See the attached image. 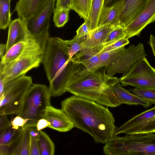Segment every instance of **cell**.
<instances>
[{
    "label": "cell",
    "instance_id": "obj_38",
    "mask_svg": "<svg viewBox=\"0 0 155 155\" xmlns=\"http://www.w3.org/2000/svg\"><path fill=\"white\" fill-rule=\"evenodd\" d=\"M72 0H57L56 8L72 10Z\"/></svg>",
    "mask_w": 155,
    "mask_h": 155
},
{
    "label": "cell",
    "instance_id": "obj_36",
    "mask_svg": "<svg viewBox=\"0 0 155 155\" xmlns=\"http://www.w3.org/2000/svg\"><path fill=\"white\" fill-rule=\"evenodd\" d=\"M28 120V119H24L20 116L17 115L11 122L13 128L16 129H18L21 128H23Z\"/></svg>",
    "mask_w": 155,
    "mask_h": 155
},
{
    "label": "cell",
    "instance_id": "obj_1",
    "mask_svg": "<svg viewBox=\"0 0 155 155\" xmlns=\"http://www.w3.org/2000/svg\"><path fill=\"white\" fill-rule=\"evenodd\" d=\"M61 105L74 127L89 134L95 142L105 144L114 135V118L103 105L74 95L63 100Z\"/></svg>",
    "mask_w": 155,
    "mask_h": 155
},
{
    "label": "cell",
    "instance_id": "obj_4",
    "mask_svg": "<svg viewBox=\"0 0 155 155\" xmlns=\"http://www.w3.org/2000/svg\"><path fill=\"white\" fill-rule=\"evenodd\" d=\"M105 144L107 155H155V133L114 135Z\"/></svg>",
    "mask_w": 155,
    "mask_h": 155
},
{
    "label": "cell",
    "instance_id": "obj_24",
    "mask_svg": "<svg viewBox=\"0 0 155 155\" xmlns=\"http://www.w3.org/2000/svg\"><path fill=\"white\" fill-rule=\"evenodd\" d=\"M90 34L81 36L76 35L71 40H64L65 43L69 46L68 54L70 59L82 48L85 42L90 37Z\"/></svg>",
    "mask_w": 155,
    "mask_h": 155
},
{
    "label": "cell",
    "instance_id": "obj_20",
    "mask_svg": "<svg viewBox=\"0 0 155 155\" xmlns=\"http://www.w3.org/2000/svg\"><path fill=\"white\" fill-rule=\"evenodd\" d=\"M104 1V0H91L87 18L84 21L88 25L91 31L98 26Z\"/></svg>",
    "mask_w": 155,
    "mask_h": 155
},
{
    "label": "cell",
    "instance_id": "obj_45",
    "mask_svg": "<svg viewBox=\"0 0 155 155\" xmlns=\"http://www.w3.org/2000/svg\"><path fill=\"white\" fill-rule=\"evenodd\" d=\"M154 21H155V17L154 18Z\"/></svg>",
    "mask_w": 155,
    "mask_h": 155
},
{
    "label": "cell",
    "instance_id": "obj_23",
    "mask_svg": "<svg viewBox=\"0 0 155 155\" xmlns=\"http://www.w3.org/2000/svg\"><path fill=\"white\" fill-rule=\"evenodd\" d=\"M31 127L23 128L18 144L12 155H30Z\"/></svg>",
    "mask_w": 155,
    "mask_h": 155
},
{
    "label": "cell",
    "instance_id": "obj_26",
    "mask_svg": "<svg viewBox=\"0 0 155 155\" xmlns=\"http://www.w3.org/2000/svg\"><path fill=\"white\" fill-rule=\"evenodd\" d=\"M11 0H0V28L5 29L11 22Z\"/></svg>",
    "mask_w": 155,
    "mask_h": 155
},
{
    "label": "cell",
    "instance_id": "obj_25",
    "mask_svg": "<svg viewBox=\"0 0 155 155\" xmlns=\"http://www.w3.org/2000/svg\"><path fill=\"white\" fill-rule=\"evenodd\" d=\"M104 45L83 48L73 56L79 63L82 64L101 51L104 48Z\"/></svg>",
    "mask_w": 155,
    "mask_h": 155
},
{
    "label": "cell",
    "instance_id": "obj_18",
    "mask_svg": "<svg viewBox=\"0 0 155 155\" xmlns=\"http://www.w3.org/2000/svg\"><path fill=\"white\" fill-rule=\"evenodd\" d=\"M114 27L109 25H104L99 26L91 31L89 37L82 49L104 45L109 33Z\"/></svg>",
    "mask_w": 155,
    "mask_h": 155
},
{
    "label": "cell",
    "instance_id": "obj_17",
    "mask_svg": "<svg viewBox=\"0 0 155 155\" xmlns=\"http://www.w3.org/2000/svg\"><path fill=\"white\" fill-rule=\"evenodd\" d=\"M113 91L119 103L128 105H140L145 108L149 107L151 105L131 93L124 88L120 84V81L117 82L112 87Z\"/></svg>",
    "mask_w": 155,
    "mask_h": 155
},
{
    "label": "cell",
    "instance_id": "obj_2",
    "mask_svg": "<svg viewBox=\"0 0 155 155\" xmlns=\"http://www.w3.org/2000/svg\"><path fill=\"white\" fill-rule=\"evenodd\" d=\"M69 46L62 39L49 37L42 63L49 82L51 97L59 96L66 92L67 87L75 77L81 64L70 58Z\"/></svg>",
    "mask_w": 155,
    "mask_h": 155
},
{
    "label": "cell",
    "instance_id": "obj_42",
    "mask_svg": "<svg viewBox=\"0 0 155 155\" xmlns=\"http://www.w3.org/2000/svg\"><path fill=\"white\" fill-rule=\"evenodd\" d=\"M124 0H104V7H109Z\"/></svg>",
    "mask_w": 155,
    "mask_h": 155
},
{
    "label": "cell",
    "instance_id": "obj_9",
    "mask_svg": "<svg viewBox=\"0 0 155 155\" xmlns=\"http://www.w3.org/2000/svg\"><path fill=\"white\" fill-rule=\"evenodd\" d=\"M147 55L143 44L131 45L125 48L116 58L105 66L106 73L113 77L117 73L125 76L139 61Z\"/></svg>",
    "mask_w": 155,
    "mask_h": 155
},
{
    "label": "cell",
    "instance_id": "obj_30",
    "mask_svg": "<svg viewBox=\"0 0 155 155\" xmlns=\"http://www.w3.org/2000/svg\"><path fill=\"white\" fill-rule=\"evenodd\" d=\"M128 91L150 105L153 104L155 105V89H143L135 87Z\"/></svg>",
    "mask_w": 155,
    "mask_h": 155
},
{
    "label": "cell",
    "instance_id": "obj_34",
    "mask_svg": "<svg viewBox=\"0 0 155 155\" xmlns=\"http://www.w3.org/2000/svg\"><path fill=\"white\" fill-rule=\"evenodd\" d=\"M39 132L36 127H31L30 155H40L38 148Z\"/></svg>",
    "mask_w": 155,
    "mask_h": 155
},
{
    "label": "cell",
    "instance_id": "obj_27",
    "mask_svg": "<svg viewBox=\"0 0 155 155\" xmlns=\"http://www.w3.org/2000/svg\"><path fill=\"white\" fill-rule=\"evenodd\" d=\"M22 128L16 129L12 127L0 133V145H9L15 141L22 133Z\"/></svg>",
    "mask_w": 155,
    "mask_h": 155
},
{
    "label": "cell",
    "instance_id": "obj_5",
    "mask_svg": "<svg viewBox=\"0 0 155 155\" xmlns=\"http://www.w3.org/2000/svg\"><path fill=\"white\" fill-rule=\"evenodd\" d=\"M45 48L31 35L25 41L24 50L17 58L5 64L0 63V75L4 78L5 84L39 66Z\"/></svg>",
    "mask_w": 155,
    "mask_h": 155
},
{
    "label": "cell",
    "instance_id": "obj_8",
    "mask_svg": "<svg viewBox=\"0 0 155 155\" xmlns=\"http://www.w3.org/2000/svg\"><path fill=\"white\" fill-rule=\"evenodd\" d=\"M122 86L130 85L143 89H155V69L146 57L137 62L124 76L120 79Z\"/></svg>",
    "mask_w": 155,
    "mask_h": 155
},
{
    "label": "cell",
    "instance_id": "obj_16",
    "mask_svg": "<svg viewBox=\"0 0 155 155\" xmlns=\"http://www.w3.org/2000/svg\"><path fill=\"white\" fill-rule=\"evenodd\" d=\"M49 0H19L15 9L19 17L27 21L45 7Z\"/></svg>",
    "mask_w": 155,
    "mask_h": 155
},
{
    "label": "cell",
    "instance_id": "obj_15",
    "mask_svg": "<svg viewBox=\"0 0 155 155\" xmlns=\"http://www.w3.org/2000/svg\"><path fill=\"white\" fill-rule=\"evenodd\" d=\"M148 0H124L120 12L118 25L124 27L143 9Z\"/></svg>",
    "mask_w": 155,
    "mask_h": 155
},
{
    "label": "cell",
    "instance_id": "obj_31",
    "mask_svg": "<svg viewBox=\"0 0 155 155\" xmlns=\"http://www.w3.org/2000/svg\"><path fill=\"white\" fill-rule=\"evenodd\" d=\"M70 10L65 8H55L54 11L53 21L55 26L58 28L63 27L69 19Z\"/></svg>",
    "mask_w": 155,
    "mask_h": 155
},
{
    "label": "cell",
    "instance_id": "obj_29",
    "mask_svg": "<svg viewBox=\"0 0 155 155\" xmlns=\"http://www.w3.org/2000/svg\"><path fill=\"white\" fill-rule=\"evenodd\" d=\"M91 2V0H72V10L85 21L88 16Z\"/></svg>",
    "mask_w": 155,
    "mask_h": 155
},
{
    "label": "cell",
    "instance_id": "obj_22",
    "mask_svg": "<svg viewBox=\"0 0 155 155\" xmlns=\"http://www.w3.org/2000/svg\"><path fill=\"white\" fill-rule=\"evenodd\" d=\"M101 51L81 64L74 78L95 71L102 67L100 57Z\"/></svg>",
    "mask_w": 155,
    "mask_h": 155
},
{
    "label": "cell",
    "instance_id": "obj_12",
    "mask_svg": "<svg viewBox=\"0 0 155 155\" xmlns=\"http://www.w3.org/2000/svg\"><path fill=\"white\" fill-rule=\"evenodd\" d=\"M155 17V0H148L143 9L125 27V38L129 39L139 35L149 24L154 21Z\"/></svg>",
    "mask_w": 155,
    "mask_h": 155
},
{
    "label": "cell",
    "instance_id": "obj_28",
    "mask_svg": "<svg viewBox=\"0 0 155 155\" xmlns=\"http://www.w3.org/2000/svg\"><path fill=\"white\" fill-rule=\"evenodd\" d=\"M25 45V41H22L12 46L1 59L0 63L5 64L16 59L22 53Z\"/></svg>",
    "mask_w": 155,
    "mask_h": 155
},
{
    "label": "cell",
    "instance_id": "obj_6",
    "mask_svg": "<svg viewBox=\"0 0 155 155\" xmlns=\"http://www.w3.org/2000/svg\"><path fill=\"white\" fill-rule=\"evenodd\" d=\"M51 97L48 87L47 86L42 84H32L17 114L28 120L23 129L26 127H36L38 121L44 118L47 107L51 105Z\"/></svg>",
    "mask_w": 155,
    "mask_h": 155
},
{
    "label": "cell",
    "instance_id": "obj_41",
    "mask_svg": "<svg viewBox=\"0 0 155 155\" xmlns=\"http://www.w3.org/2000/svg\"><path fill=\"white\" fill-rule=\"evenodd\" d=\"M149 43L155 58V36L153 35H150Z\"/></svg>",
    "mask_w": 155,
    "mask_h": 155
},
{
    "label": "cell",
    "instance_id": "obj_11",
    "mask_svg": "<svg viewBox=\"0 0 155 155\" xmlns=\"http://www.w3.org/2000/svg\"><path fill=\"white\" fill-rule=\"evenodd\" d=\"M55 0H49L45 7L39 13L26 21L29 32L38 41L46 42L49 38V21L55 9Z\"/></svg>",
    "mask_w": 155,
    "mask_h": 155
},
{
    "label": "cell",
    "instance_id": "obj_37",
    "mask_svg": "<svg viewBox=\"0 0 155 155\" xmlns=\"http://www.w3.org/2000/svg\"><path fill=\"white\" fill-rule=\"evenodd\" d=\"M0 133L5 130L12 127V124L8 119L7 115H0Z\"/></svg>",
    "mask_w": 155,
    "mask_h": 155
},
{
    "label": "cell",
    "instance_id": "obj_19",
    "mask_svg": "<svg viewBox=\"0 0 155 155\" xmlns=\"http://www.w3.org/2000/svg\"><path fill=\"white\" fill-rule=\"evenodd\" d=\"M124 2L121 1L109 7H103L98 26L107 25L113 26L118 25V19Z\"/></svg>",
    "mask_w": 155,
    "mask_h": 155
},
{
    "label": "cell",
    "instance_id": "obj_21",
    "mask_svg": "<svg viewBox=\"0 0 155 155\" xmlns=\"http://www.w3.org/2000/svg\"><path fill=\"white\" fill-rule=\"evenodd\" d=\"M38 137L40 155H53L55 152L54 143L49 136L44 132L40 130Z\"/></svg>",
    "mask_w": 155,
    "mask_h": 155
},
{
    "label": "cell",
    "instance_id": "obj_3",
    "mask_svg": "<svg viewBox=\"0 0 155 155\" xmlns=\"http://www.w3.org/2000/svg\"><path fill=\"white\" fill-rule=\"evenodd\" d=\"M100 68L74 78L68 85L66 92L107 107H118L121 104L112 87L120 79L107 75L105 67L103 70Z\"/></svg>",
    "mask_w": 155,
    "mask_h": 155
},
{
    "label": "cell",
    "instance_id": "obj_10",
    "mask_svg": "<svg viewBox=\"0 0 155 155\" xmlns=\"http://www.w3.org/2000/svg\"><path fill=\"white\" fill-rule=\"evenodd\" d=\"M155 133V105L135 116L120 127H116L114 135Z\"/></svg>",
    "mask_w": 155,
    "mask_h": 155
},
{
    "label": "cell",
    "instance_id": "obj_43",
    "mask_svg": "<svg viewBox=\"0 0 155 155\" xmlns=\"http://www.w3.org/2000/svg\"><path fill=\"white\" fill-rule=\"evenodd\" d=\"M6 44H0V57L1 59L5 55L6 53Z\"/></svg>",
    "mask_w": 155,
    "mask_h": 155
},
{
    "label": "cell",
    "instance_id": "obj_44",
    "mask_svg": "<svg viewBox=\"0 0 155 155\" xmlns=\"http://www.w3.org/2000/svg\"><path fill=\"white\" fill-rule=\"evenodd\" d=\"M5 85L4 78L3 76L0 75V96L3 93Z\"/></svg>",
    "mask_w": 155,
    "mask_h": 155
},
{
    "label": "cell",
    "instance_id": "obj_14",
    "mask_svg": "<svg viewBox=\"0 0 155 155\" xmlns=\"http://www.w3.org/2000/svg\"><path fill=\"white\" fill-rule=\"evenodd\" d=\"M31 35L26 21L19 17L12 21L8 26L6 53L13 45L21 42L25 41Z\"/></svg>",
    "mask_w": 155,
    "mask_h": 155
},
{
    "label": "cell",
    "instance_id": "obj_32",
    "mask_svg": "<svg viewBox=\"0 0 155 155\" xmlns=\"http://www.w3.org/2000/svg\"><path fill=\"white\" fill-rule=\"evenodd\" d=\"M125 27L120 25L114 26L109 33L105 43L104 47L107 46L116 41L125 37Z\"/></svg>",
    "mask_w": 155,
    "mask_h": 155
},
{
    "label": "cell",
    "instance_id": "obj_39",
    "mask_svg": "<svg viewBox=\"0 0 155 155\" xmlns=\"http://www.w3.org/2000/svg\"><path fill=\"white\" fill-rule=\"evenodd\" d=\"M91 31L87 23L84 21L76 31V35L81 36L88 35Z\"/></svg>",
    "mask_w": 155,
    "mask_h": 155
},
{
    "label": "cell",
    "instance_id": "obj_33",
    "mask_svg": "<svg viewBox=\"0 0 155 155\" xmlns=\"http://www.w3.org/2000/svg\"><path fill=\"white\" fill-rule=\"evenodd\" d=\"M125 48L124 46L104 52L102 51L100 57L102 67L108 65Z\"/></svg>",
    "mask_w": 155,
    "mask_h": 155
},
{
    "label": "cell",
    "instance_id": "obj_7",
    "mask_svg": "<svg viewBox=\"0 0 155 155\" xmlns=\"http://www.w3.org/2000/svg\"><path fill=\"white\" fill-rule=\"evenodd\" d=\"M32 84L31 77L25 75L5 84L0 96V115H17Z\"/></svg>",
    "mask_w": 155,
    "mask_h": 155
},
{
    "label": "cell",
    "instance_id": "obj_35",
    "mask_svg": "<svg viewBox=\"0 0 155 155\" xmlns=\"http://www.w3.org/2000/svg\"><path fill=\"white\" fill-rule=\"evenodd\" d=\"M130 42L128 39L124 37L121 38L111 44L104 47L102 50L104 52L111 50L117 49L125 45L129 44Z\"/></svg>",
    "mask_w": 155,
    "mask_h": 155
},
{
    "label": "cell",
    "instance_id": "obj_40",
    "mask_svg": "<svg viewBox=\"0 0 155 155\" xmlns=\"http://www.w3.org/2000/svg\"><path fill=\"white\" fill-rule=\"evenodd\" d=\"M50 123L47 120L44 118L40 119L37 122L36 128L38 131L48 127L50 125Z\"/></svg>",
    "mask_w": 155,
    "mask_h": 155
},
{
    "label": "cell",
    "instance_id": "obj_13",
    "mask_svg": "<svg viewBox=\"0 0 155 155\" xmlns=\"http://www.w3.org/2000/svg\"><path fill=\"white\" fill-rule=\"evenodd\" d=\"M43 118L50 123L48 127L60 132L68 131L74 127L72 122L61 109L51 105L47 107Z\"/></svg>",
    "mask_w": 155,
    "mask_h": 155
}]
</instances>
